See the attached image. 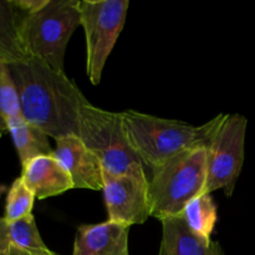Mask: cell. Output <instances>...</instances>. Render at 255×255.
I'll list each match as a JSON object with an SVG mask.
<instances>
[{"instance_id": "obj_1", "label": "cell", "mask_w": 255, "mask_h": 255, "mask_svg": "<svg viewBox=\"0 0 255 255\" xmlns=\"http://www.w3.org/2000/svg\"><path fill=\"white\" fill-rule=\"evenodd\" d=\"M21 116L51 138L77 134L81 110L90 104L65 72L36 59L9 65Z\"/></svg>"}, {"instance_id": "obj_2", "label": "cell", "mask_w": 255, "mask_h": 255, "mask_svg": "<svg viewBox=\"0 0 255 255\" xmlns=\"http://www.w3.org/2000/svg\"><path fill=\"white\" fill-rule=\"evenodd\" d=\"M122 117L129 146L144 168L152 172L183 152L208 146L224 115H218L202 126H192L133 110L124 111Z\"/></svg>"}, {"instance_id": "obj_3", "label": "cell", "mask_w": 255, "mask_h": 255, "mask_svg": "<svg viewBox=\"0 0 255 255\" xmlns=\"http://www.w3.org/2000/svg\"><path fill=\"white\" fill-rule=\"evenodd\" d=\"M151 174V217L159 221L181 217L188 202L203 194L206 189V147L183 152L157 167Z\"/></svg>"}, {"instance_id": "obj_4", "label": "cell", "mask_w": 255, "mask_h": 255, "mask_svg": "<svg viewBox=\"0 0 255 255\" xmlns=\"http://www.w3.org/2000/svg\"><path fill=\"white\" fill-rule=\"evenodd\" d=\"M81 0H47L41 9L26 14L22 39L31 59L64 71L66 47L72 34L81 26Z\"/></svg>"}, {"instance_id": "obj_5", "label": "cell", "mask_w": 255, "mask_h": 255, "mask_svg": "<svg viewBox=\"0 0 255 255\" xmlns=\"http://www.w3.org/2000/svg\"><path fill=\"white\" fill-rule=\"evenodd\" d=\"M77 136L99 157L106 173L120 176L144 169L128 143L122 112L85 105L80 114Z\"/></svg>"}, {"instance_id": "obj_6", "label": "cell", "mask_w": 255, "mask_h": 255, "mask_svg": "<svg viewBox=\"0 0 255 255\" xmlns=\"http://www.w3.org/2000/svg\"><path fill=\"white\" fill-rule=\"evenodd\" d=\"M128 0H81V26L86 37V72L92 85L101 82L111 55L126 22Z\"/></svg>"}, {"instance_id": "obj_7", "label": "cell", "mask_w": 255, "mask_h": 255, "mask_svg": "<svg viewBox=\"0 0 255 255\" xmlns=\"http://www.w3.org/2000/svg\"><path fill=\"white\" fill-rule=\"evenodd\" d=\"M248 120L239 114L224 115L207 151V182L204 193L224 189L232 196L241 176L246 153Z\"/></svg>"}, {"instance_id": "obj_8", "label": "cell", "mask_w": 255, "mask_h": 255, "mask_svg": "<svg viewBox=\"0 0 255 255\" xmlns=\"http://www.w3.org/2000/svg\"><path fill=\"white\" fill-rule=\"evenodd\" d=\"M104 198L107 221L131 227L151 217L149 179L144 169L114 176L104 172Z\"/></svg>"}, {"instance_id": "obj_9", "label": "cell", "mask_w": 255, "mask_h": 255, "mask_svg": "<svg viewBox=\"0 0 255 255\" xmlns=\"http://www.w3.org/2000/svg\"><path fill=\"white\" fill-rule=\"evenodd\" d=\"M54 156L74 182V189H104V167L77 134L55 139Z\"/></svg>"}, {"instance_id": "obj_10", "label": "cell", "mask_w": 255, "mask_h": 255, "mask_svg": "<svg viewBox=\"0 0 255 255\" xmlns=\"http://www.w3.org/2000/svg\"><path fill=\"white\" fill-rule=\"evenodd\" d=\"M129 227L106 221L77 228L72 255H129Z\"/></svg>"}, {"instance_id": "obj_11", "label": "cell", "mask_w": 255, "mask_h": 255, "mask_svg": "<svg viewBox=\"0 0 255 255\" xmlns=\"http://www.w3.org/2000/svg\"><path fill=\"white\" fill-rule=\"evenodd\" d=\"M21 168L20 177L39 201L74 189L71 177L54 154L35 157Z\"/></svg>"}, {"instance_id": "obj_12", "label": "cell", "mask_w": 255, "mask_h": 255, "mask_svg": "<svg viewBox=\"0 0 255 255\" xmlns=\"http://www.w3.org/2000/svg\"><path fill=\"white\" fill-rule=\"evenodd\" d=\"M0 255H55L42 241L32 214L9 222L0 217Z\"/></svg>"}, {"instance_id": "obj_13", "label": "cell", "mask_w": 255, "mask_h": 255, "mask_svg": "<svg viewBox=\"0 0 255 255\" xmlns=\"http://www.w3.org/2000/svg\"><path fill=\"white\" fill-rule=\"evenodd\" d=\"M161 222L163 236L158 255H224L218 243L192 233L182 216Z\"/></svg>"}, {"instance_id": "obj_14", "label": "cell", "mask_w": 255, "mask_h": 255, "mask_svg": "<svg viewBox=\"0 0 255 255\" xmlns=\"http://www.w3.org/2000/svg\"><path fill=\"white\" fill-rule=\"evenodd\" d=\"M25 15L15 0H0V62L2 64L12 65L31 59L22 39Z\"/></svg>"}, {"instance_id": "obj_15", "label": "cell", "mask_w": 255, "mask_h": 255, "mask_svg": "<svg viewBox=\"0 0 255 255\" xmlns=\"http://www.w3.org/2000/svg\"><path fill=\"white\" fill-rule=\"evenodd\" d=\"M7 133L11 136L21 166L35 157L54 154L49 136L30 125L21 115L11 117L7 121Z\"/></svg>"}, {"instance_id": "obj_16", "label": "cell", "mask_w": 255, "mask_h": 255, "mask_svg": "<svg viewBox=\"0 0 255 255\" xmlns=\"http://www.w3.org/2000/svg\"><path fill=\"white\" fill-rule=\"evenodd\" d=\"M186 226L199 238L211 241L218 221L217 206L209 193H203L188 202L182 213Z\"/></svg>"}, {"instance_id": "obj_17", "label": "cell", "mask_w": 255, "mask_h": 255, "mask_svg": "<svg viewBox=\"0 0 255 255\" xmlns=\"http://www.w3.org/2000/svg\"><path fill=\"white\" fill-rule=\"evenodd\" d=\"M21 115L19 95L9 65L0 62V137L7 133V121Z\"/></svg>"}, {"instance_id": "obj_18", "label": "cell", "mask_w": 255, "mask_h": 255, "mask_svg": "<svg viewBox=\"0 0 255 255\" xmlns=\"http://www.w3.org/2000/svg\"><path fill=\"white\" fill-rule=\"evenodd\" d=\"M35 196L25 184L21 177H17L10 186L5 202L4 218L9 222L19 221L32 214Z\"/></svg>"}, {"instance_id": "obj_19", "label": "cell", "mask_w": 255, "mask_h": 255, "mask_svg": "<svg viewBox=\"0 0 255 255\" xmlns=\"http://www.w3.org/2000/svg\"><path fill=\"white\" fill-rule=\"evenodd\" d=\"M55 255H56V254H55Z\"/></svg>"}]
</instances>
